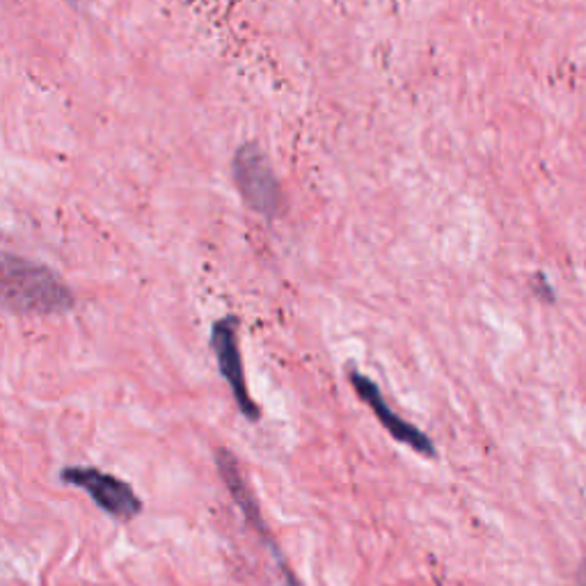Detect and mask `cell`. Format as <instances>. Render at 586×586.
Instances as JSON below:
<instances>
[{
    "mask_svg": "<svg viewBox=\"0 0 586 586\" xmlns=\"http://www.w3.org/2000/svg\"><path fill=\"white\" fill-rule=\"evenodd\" d=\"M351 383H353L355 392H358L360 399L373 410L375 417H379V422L385 426V431L396 440V443L408 445L410 449L420 451L422 456H429V458L435 456V445L431 443V437L424 431H420L417 426L408 424L404 420V417L396 415L387 406V402L383 399V394H381L379 385H375L373 381H369L367 375H362L358 371L351 373Z\"/></svg>",
    "mask_w": 586,
    "mask_h": 586,
    "instance_id": "5b68a950",
    "label": "cell"
},
{
    "mask_svg": "<svg viewBox=\"0 0 586 586\" xmlns=\"http://www.w3.org/2000/svg\"><path fill=\"white\" fill-rule=\"evenodd\" d=\"M234 183L243 202L253 208L255 214L273 220L282 216L284 208V193L282 183L270 165L266 152L257 142H245L239 146L232 161Z\"/></svg>",
    "mask_w": 586,
    "mask_h": 586,
    "instance_id": "7a4b0ae2",
    "label": "cell"
},
{
    "mask_svg": "<svg viewBox=\"0 0 586 586\" xmlns=\"http://www.w3.org/2000/svg\"><path fill=\"white\" fill-rule=\"evenodd\" d=\"M212 348L216 353L222 379L227 381L229 390H232L234 402L239 404L241 412L247 417V420L257 422L262 417V410L253 396H250V390H247L243 358H241V348H239V321H237V317H225V319L216 321V326L212 330Z\"/></svg>",
    "mask_w": 586,
    "mask_h": 586,
    "instance_id": "277c9868",
    "label": "cell"
},
{
    "mask_svg": "<svg viewBox=\"0 0 586 586\" xmlns=\"http://www.w3.org/2000/svg\"><path fill=\"white\" fill-rule=\"evenodd\" d=\"M0 305L21 317H51L74 307V293L49 266L0 250Z\"/></svg>",
    "mask_w": 586,
    "mask_h": 586,
    "instance_id": "6da1fadb",
    "label": "cell"
},
{
    "mask_svg": "<svg viewBox=\"0 0 586 586\" xmlns=\"http://www.w3.org/2000/svg\"><path fill=\"white\" fill-rule=\"evenodd\" d=\"M69 3H72V5H76V3H78V0H69Z\"/></svg>",
    "mask_w": 586,
    "mask_h": 586,
    "instance_id": "52a82bcc",
    "label": "cell"
},
{
    "mask_svg": "<svg viewBox=\"0 0 586 586\" xmlns=\"http://www.w3.org/2000/svg\"><path fill=\"white\" fill-rule=\"evenodd\" d=\"M60 476L65 484L86 491L94 499V505L115 520L129 522L142 511L140 497L133 493L127 481H122L119 476L101 472L97 468H65L60 472Z\"/></svg>",
    "mask_w": 586,
    "mask_h": 586,
    "instance_id": "3957f363",
    "label": "cell"
},
{
    "mask_svg": "<svg viewBox=\"0 0 586 586\" xmlns=\"http://www.w3.org/2000/svg\"><path fill=\"white\" fill-rule=\"evenodd\" d=\"M577 586H586V559L582 561L579 573H577Z\"/></svg>",
    "mask_w": 586,
    "mask_h": 586,
    "instance_id": "8992f818",
    "label": "cell"
}]
</instances>
